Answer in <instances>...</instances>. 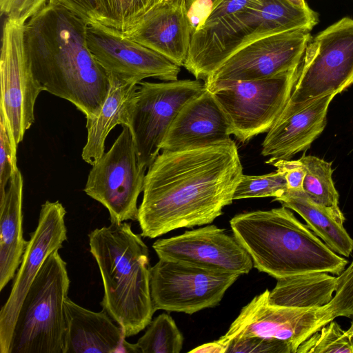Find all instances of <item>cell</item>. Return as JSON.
Returning a JSON list of instances; mask_svg holds the SVG:
<instances>
[{
	"instance_id": "d4e9b609",
	"label": "cell",
	"mask_w": 353,
	"mask_h": 353,
	"mask_svg": "<svg viewBox=\"0 0 353 353\" xmlns=\"http://www.w3.org/2000/svg\"><path fill=\"white\" fill-rule=\"evenodd\" d=\"M337 276L327 272H312L277 279L269 292L268 303L272 305L311 308L327 305L333 297Z\"/></svg>"
},
{
	"instance_id": "4dcf8cb0",
	"label": "cell",
	"mask_w": 353,
	"mask_h": 353,
	"mask_svg": "<svg viewBox=\"0 0 353 353\" xmlns=\"http://www.w3.org/2000/svg\"><path fill=\"white\" fill-rule=\"evenodd\" d=\"M72 12L88 25L99 23L111 26L110 0H50Z\"/></svg>"
},
{
	"instance_id": "3957f363",
	"label": "cell",
	"mask_w": 353,
	"mask_h": 353,
	"mask_svg": "<svg viewBox=\"0 0 353 353\" xmlns=\"http://www.w3.org/2000/svg\"><path fill=\"white\" fill-rule=\"evenodd\" d=\"M230 224L254 267L276 279L312 272L339 276L347 265L283 205L239 214Z\"/></svg>"
},
{
	"instance_id": "ba28073f",
	"label": "cell",
	"mask_w": 353,
	"mask_h": 353,
	"mask_svg": "<svg viewBox=\"0 0 353 353\" xmlns=\"http://www.w3.org/2000/svg\"><path fill=\"white\" fill-rule=\"evenodd\" d=\"M205 89L200 79L139 83L127 126L142 165L148 168L153 163L180 110Z\"/></svg>"
},
{
	"instance_id": "83f0119b",
	"label": "cell",
	"mask_w": 353,
	"mask_h": 353,
	"mask_svg": "<svg viewBox=\"0 0 353 353\" xmlns=\"http://www.w3.org/2000/svg\"><path fill=\"white\" fill-rule=\"evenodd\" d=\"M296 353H353V321L344 330L332 320L301 343Z\"/></svg>"
},
{
	"instance_id": "5b68a950",
	"label": "cell",
	"mask_w": 353,
	"mask_h": 353,
	"mask_svg": "<svg viewBox=\"0 0 353 353\" xmlns=\"http://www.w3.org/2000/svg\"><path fill=\"white\" fill-rule=\"evenodd\" d=\"M318 22V14L312 9H301L285 0H258L213 26L195 30L183 67L204 81L248 43L277 32L311 30Z\"/></svg>"
},
{
	"instance_id": "f546056e",
	"label": "cell",
	"mask_w": 353,
	"mask_h": 353,
	"mask_svg": "<svg viewBox=\"0 0 353 353\" xmlns=\"http://www.w3.org/2000/svg\"><path fill=\"white\" fill-rule=\"evenodd\" d=\"M165 0H110L113 28L125 32L134 27L152 8Z\"/></svg>"
},
{
	"instance_id": "d590c367",
	"label": "cell",
	"mask_w": 353,
	"mask_h": 353,
	"mask_svg": "<svg viewBox=\"0 0 353 353\" xmlns=\"http://www.w3.org/2000/svg\"><path fill=\"white\" fill-rule=\"evenodd\" d=\"M266 163L271 164L276 168L277 172L284 176L287 190L294 191H303V183L305 176V169L301 159L290 160L279 159L276 160H268Z\"/></svg>"
},
{
	"instance_id": "ac0fdd59",
	"label": "cell",
	"mask_w": 353,
	"mask_h": 353,
	"mask_svg": "<svg viewBox=\"0 0 353 353\" xmlns=\"http://www.w3.org/2000/svg\"><path fill=\"white\" fill-rule=\"evenodd\" d=\"M230 123L214 94L205 89L188 101L171 125L162 151H181L214 145L231 139Z\"/></svg>"
},
{
	"instance_id": "277c9868",
	"label": "cell",
	"mask_w": 353,
	"mask_h": 353,
	"mask_svg": "<svg viewBox=\"0 0 353 353\" xmlns=\"http://www.w3.org/2000/svg\"><path fill=\"white\" fill-rule=\"evenodd\" d=\"M141 236L124 221L96 228L88 235L90 251L103 281L101 305L123 328L126 337L144 330L155 312L149 250Z\"/></svg>"
},
{
	"instance_id": "52a82bcc",
	"label": "cell",
	"mask_w": 353,
	"mask_h": 353,
	"mask_svg": "<svg viewBox=\"0 0 353 353\" xmlns=\"http://www.w3.org/2000/svg\"><path fill=\"white\" fill-rule=\"evenodd\" d=\"M353 83V19L345 17L312 38L299 66L289 101L281 114L311 101L341 93Z\"/></svg>"
},
{
	"instance_id": "d6a6232c",
	"label": "cell",
	"mask_w": 353,
	"mask_h": 353,
	"mask_svg": "<svg viewBox=\"0 0 353 353\" xmlns=\"http://www.w3.org/2000/svg\"><path fill=\"white\" fill-rule=\"evenodd\" d=\"M327 307L334 318L345 316L353 321V260L336 279V287Z\"/></svg>"
},
{
	"instance_id": "74e56055",
	"label": "cell",
	"mask_w": 353,
	"mask_h": 353,
	"mask_svg": "<svg viewBox=\"0 0 353 353\" xmlns=\"http://www.w3.org/2000/svg\"><path fill=\"white\" fill-rule=\"evenodd\" d=\"M216 1V0L186 1L187 14L193 32L203 25Z\"/></svg>"
},
{
	"instance_id": "7c38bea8",
	"label": "cell",
	"mask_w": 353,
	"mask_h": 353,
	"mask_svg": "<svg viewBox=\"0 0 353 353\" xmlns=\"http://www.w3.org/2000/svg\"><path fill=\"white\" fill-rule=\"evenodd\" d=\"M239 276L159 259L150 268L154 309L192 314L214 307Z\"/></svg>"
},
{
	"instance_id": "836d02e7",
	"label": "cell",
	"mask_w": 353,
	"mask_h": 353,
	"mask_svg": "<svg viewBox=\"0 0 353 353\" xmlns=\"http://www.w3.org/2000/svg\"><path fill=\"white\" fill-rule=\"evenodd\" d=\"M224 345L225 353H292L289 347L282 342L259 337L230 340Z\"/></svg>"
},
{
	"instance_id": "603a6c76",
	"label": "cell",
	"mask_w": 353,
	"mask_h": 353,
	"mask_svg": "<svg viewBox=\"0 0 353 353\" xmlns=\"http://www.w3.org/2000/svg\"><path fill=\"white\" fill-rule=\"evenodd\" d=\"M23 187L18 170L0 198V291L15 276L28 242L23 235Z\"/></svg>"
},
{
	"instance_id": "5bb4252c",
	"label": "cell",
	"mask_w": 353,
	"mask_h": 353,
	"mask_svg": "<svg viewBox=\"0 0 353 353\" xmlns=\"http://www.w3.org/2000/svg\"><path fill=\"white\" fill-rule=\"evenodd\" d=\"M24 25L6 19L0 59V114L17 145L34 122L35 102L44 91L33 74L26 50Z\"/></svg>"
},
{
	"instance_id": "8992f818",
	"label": "cell",
	"mask_w": 353,
	"mask_h": 353,
	"mask_svg": "<svg viewBox=\"0 0 353 353\" xmlns=\"http://www.w3.org/2000/svg\"><path fill=\"white\" fill-rule=\"evenodd\" d=\"M70 279L59 250L46 259L30 285L14 325L8 353H63L64 301Z\"/></svg>"
},
{
	"instance_id": "4fadbf2b",
	"label": "cell",
	"mask_w": 353,
	"mask_h": 353,
	"mask_svg": "<svg viewBox=\"0 0 353 353\" xmlns=\"http://www.w3.org/2000/svg\"><path fill=\"white\" fill-rule=\"evenodd\" d=\"M269 290L256 296L244 306L228 332L219 340L259 337L286 344L292 353L313 334L335 318L327 305L311 308L272 305Z\"/></svg>"
},
{
	"instance_id": "8fae6325",
	"label": "cell",
	"mask_w": 353,
	"mask_h": 353,
	"mask_svg": "<svg viewBox=\"0 0 353 353\" xmlns=\"http://www.w3.org/2000/svg\"><path fill=\"white\" fill-rule=\"evenodd\" d=\"M299 66L268 79L235 82L213 92L239 141L245 143L274 125L290 98Z\"/></svg>"
},
{
	"instance_id": "8d00e7d4",
	"label": "cell",
	"mask_w": 353,
	"mask_h": 353,
	"mask_svg": "<svg viewBox=\"0 0 353 353\" xmlns=\"http://www.w3.org/2000/svg\"><path fill=\"white\" fill-rule=\"evenodd\" d=\"M256 1L258 0H216L201 27L213 26Z\"/></svg>"
},
{
	"instance_id": "30bf717a",
	"label": "cell",
	"mask_w": 353,
	"mask_h": 353,
	"mask_svg": "<svg viewBox=\"0 0 353 353\" xmlns=\"http://www.w3.org/2000/svg\"><path fill=\"white\" fill-rule=\"evenodd\" d=\"M310 31L277 32L248 43L204 81L205 88L215 92L235 82L268 79L299 67L312 39Z\"/></svg>"
},
{
	"instance_id": "7402d4cb",
	"label": "cell",
	"mask_w": 353,
	"mask_h": 353,
	"mask_svg": "<svg viewBox=\"0 0 353 353\" xmlns=\"http://www.w3.org/2000/svg\"><path fill=\"white\" fill-rule=\"evenodd\" d=\"M108 76L110 85L104 103L96 116L86 119L88 134L81 157L92 165L104 154L110 132L117 125H128L139 83L114 74Z\"/></svg>"
},
{
	"instance_id": "2e32d148",
	"label": "cell",
	"mask_w": 353,
	"mask_h": 353,
	"mask_svg": "<svg viewBox=\"0 0 353 353\" xmlns=\"http://www.w3.org/2000/svg\"><path fill=\"white\" fill-rule=\"evenodd\" d=\"M87 42L92 55L108 74L139 83L149 77L165 81L178 79L180 66L113 28L99 23L88 25Z\"/></svg>"
},
{
	"instance_id": "484cf974",
	"label": "cell",
	"mask_w": 353,
	"mask_h": 353,
	"mask_svg": "<svg viewBox=\"0 0 353 353\" xmlns=\"http://www.w3.org/2000/svg\"><path fill=\"white\" fill-rule=\"evenodd\" d=\"M183 336L172 317L165 313L149 324L145 334L136 343L126 342L127 353H179Z\"/></svg>"
},
{
	"instance_id": "cb8c5ba5",
	"label": "cell",
	"mask_w": 353,
	"mask_h": 353,
	"mask_svg": "<svg viewBox=\"0 0 353 353\" xmlns=\"http://www.w3.org/2000/svg\"><path fill=\"white\" fill-rule=\"evenodd\" d=\"M274 201L298 213L307 227L334 252L345 257L350 256L353 251V239L343 226L345 219L341 210L317 203L303 190H287Z\"/></svg>"
},
{
	"instance_id": "f35d334b",
	"label": "cell",
	"mask_w": 353,
	"mask_h": 353,
	"mask_svg": "<svg viewBox=\"0 0 353 353\" xmlns=\"http://www.w3.org/2000/svg\"><path fill=\"white\" fill-rule=\"evenodd\" d=\"M226 346L219 339L194 347L189 351L191 353H225Z\"/></svg>"
},
{
	"instance_id": "d6986e66",
	"label": "cell",
	"mask_w": 353,
	"mask_h": 353,
	"mask_svg": "<svg viewBox=\"0 0 353 353\" xmlns=\"http://www.w3.org/2000/svg\"><path fill=\"white\" fill-rule=\"evenodd\" d=\"M187 0H165L148 12L125 37L183 66L193 33Z\"/></svg>"
},
{
	"instance_id": "9a60e30c",
	"label": "cell",
	"mask_w": 353,
	"mask_h": 353,
	"mask_svg": "<svg viewBox=\"0 0 353 353\" xmlns=\"http://www.w3.org/2000/svg\"><path fill=\"white\" fill-rule=\"evenodd\" d=\"M66 210L59 201L41 207L37 226L30 234L8 300L0 311V352L8 353L14 325L25 296L46 259L67 240Z\"/></svg>"
},
{
	"instance_id": "4316f807",
	"label": "cell",
	"mask_w": 353,
	"mask_h": 353,
	"mask_svg": "<svg viewBox=\"0 0 353 353\" xmlns=\"http://www.w3.org/2000/svg\"><path fill=\"white\" fill-rule=\"evenodd\" d=\"M305 169L303 192L314 201L336 210L339 194L332 179V163L312 155L300 158Z\"/></svg>"
},
{
	"instance_id": "7a4b0ae2",
	"label": "cell",
	"mask_w": 353,
	"mask_h": 353,
	"mask_svg": "<svg viewBox=\"0 0 353 353\" xmlns=\"http://www.w3.org/2000/svg\"><path fill=\"white\" fill-rule=\"evenodd\" d=\"M88 26L50 0L24 25L34 77L44 91L72 103L86 119L98 114L110 85L108 74L88 48Z\"/></svg>"
},
{
	"instance_id": "f1b7e54d",
	"label": "cell",
	"mask_w": 353,
	"mask_h": 353,
	"mask_svg": "<svg viewBox=\"0 0 353 353\" xmlns=\"http://www.w3.org/2000/svg\"><path fill=\"white\" fill-rule=\"evenodd\" d=\"M286 181L276 171L259 176L243 174L233 195V200L248 198L281 196L287 190Z\"/></svg>"
},
{
	"instance_id": "ffe728a7",
	"label": "cell",
	"mask_w": 353,
	"mask_h": 353,
	"mask_svg": "<svg viewBox=\"0 0 353 353\" xmlns=\"http://www.w3.org/2000/svg\"><path fill=\"white\" fill-rule=\"evenodd\" d=\"M336 95L323 96L293 113L281 114L264 139L262 155L270 160L290 159L308 149L325 129L328 107Z\"/></svg>"
},
{
	"instance_id": "44dd1931",
	"label": "cell",
	"mask_w": 353,
	"mask_h": 353,
	"mask_svg": "<svg viewBox=\"0 0 353 353\" xmlns=\"http://www.w3.org/2000/svg\"><path fill=\"white\" fill-rule=\"evenodd\" d=\"M64 312L66 332L63 353L125 352L124 330L113 323L104 308L93 312L67 297Z\"/></svg>"
},
{
	"instance_id": "6da1fadb",
	"label": "cell",
	"mask_w": 353,
	"mask_h": 353,
	"mask_svg": "<svg viewBox=\"0 0 353 353\" xmlns=\"http://www.w3.org/2000/svg\"><path fill=\"white\" fill-rule=\"evenodd\" d=\"M232 139L181 151H162L148 167L137 221L141 236L207 225L230 205L243 175Z\"/></svg>"
},
{
	"instance_id": "e0dca14e",
	"label": "cell",
	"mask_w": 353,
	"mask_h": 353,
	"mask_svg": "<svg viewBox=\"0 0 353 353\" xmlns=\"http://www.w3.org/2000/svg\"><path fill=\"white\" fill-rule=\"evenodd\" d=\"M152 248L159 259L177 261L216 271L243 274L252 259L237 239L214 225L157 240Z\"/></svg>"
},
{
	"instance_id": "e575fe53",
	"label": "cell",
	"mask_w": 353,
	"mask_h": 353,
	"mask_svg": "<svg viewBox=\"0 0 353 353\" xmlns=\"http://www.w3.org/2000/svg\"><path fill=\"white\" fill-rule=\"evenodd\" d=\"M49 0H0L1 14L6 19L24 25L32 16L43 8Z\"/></svg>"
},
{
	"instance_id": "9c48e42d",
	"label": "cell",
	"mask_w": 353,
	"mask_h": 353,
	"mask_svg": "<svg viewBox=\"0 0 353 353\" xmlns=\"http://www.w3.org/2000/svg\"><path fill=\"white\" fill-rule=\"evenodd\" d=\"M122 128L110 150L92 165L84 188L108 210L111 223L137 221L147 169L139 163L130 128Z\"/></svg>"
},
{
	"instance_id": "1f68e13d",
	"label": "cell",
	"mask_w": 353,
	"mask_h": 353,
	"mask_svg": "<svg viewBox=\"0 0 353 353\" xmlns=\"http://www.w3.org/2000/svg\"><path fill=\"white\" fill-rule=\"evenodd\" d=\"M17 146L3 117L0 114V198L4 195L10 179L18 170Z\"/></svg>"
},
{
	"instance_id": "ab89813d",
	"label": "cell",
	"mask_w": 353,
	"mask_h": 353,
	"mask_svg": "<svg viewBox=\"0 0 353 353\" xmlns=\"http://www.w3.org/2000/svg\"><path fill=\"white\" fill-rule=\"evenodd\" d=\"M291 5L304 10L311 9L307 4L305 0H285Z\"/></svg>"
}]
</instances>
